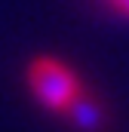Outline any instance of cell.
<instances>
[{
  "label": "cell",
  "instance_id": "6da1fadb",
  "mask_svg": "<svg viewBox=\"0 0 129 132\" xmlns=\"http://www.w3.org/2000/svg\"><path fill=\"white\" fill-rule=\"evenodd\" d=\"M28 86L37 95V101L49 111H68L74 98L83 92L80 80L71 74V68H64L55 59H34L28 68Z\"/></svg>",
  "mask_w": 129,
  "mask_h": 132
},
{
  "label": "cell",
  "instance_id": "7a4b0ae2",
  "mask_svg": "<svg viewBox=\"0 0 129 132\" xmlns=\"http://www.w3.org/2000/svg\"><path fill=\"white\" fill-rule=\"evenodd\" d=\"M64 114H71V120H74L77 126H83V129H92V126H98V120H101L98 104L89 98V95H83V92L74 98V104H71Z\"/></svg>",
  "mask_w": 129,
  "mask_h": 132
},
{
  "label": "cell",
  "instance_id": "3957f363",
  "mask_svg": "<svg viewBox=\"0 0 129 132\" xmlns=\"http://www.w3.org/2000/svg\"><path fill=\"white\" fill-rule=\"evenodd\" d=\"M117 12H123V15H129V0H108Z\"/></svg>",
  "mask_w": 129,
  "mask_h": 132
}]
</instances>
